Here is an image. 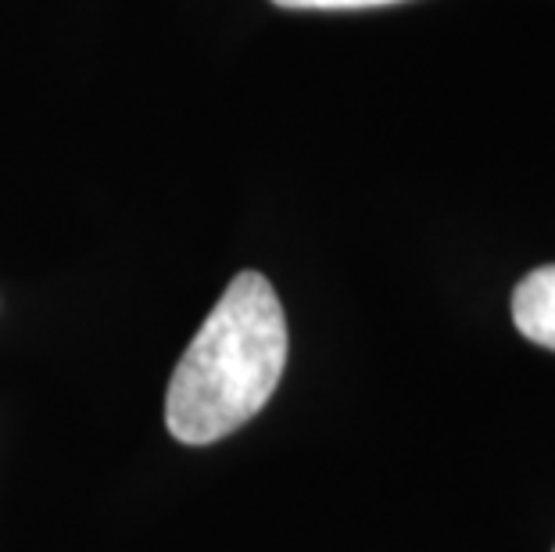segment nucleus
Listing matches in <instances>:
<instances>
[{"mask_svg":"<svg viewBox=\"0 0 555 552\" xmlns=\"http://www.w3.org/2000/svg\"><path fill=\"white\" fill-rule=\"evenodd\" d=\"M287 367V320L273 284L244 269L176 362L165 427L183 445H211L262 413Z\"/></svg>","mask_w":555,"mask_h":552,"instance_id":"f257e3e1","label":"nucleus"},{"mask_svg":"<svg viewBox=\"0 0 555 552\" xmlns=\"http://www.w3.org/2000/svg\"><path fill=\"white\" fill-rule=\"evenodd\" d=\"M513 323L527 341L555 351V266H541L516 284Z\"/></svg>","mask_w":555,"mask_h":552,"instance_id":"f03ea898","label":"nucleus"},{"mask_svg":"<svg viewBox=\"0 0 555 552\" xmlns=\"http://www.w3.org/2000/svg\"><path fill=\"white\" fill-rule=\"evenodd\" d=\"M276 8L294 11H356V8H384L398 4V0H273Z\"/></svg>","mask_w":555,"mask_h":552,"instance_id":"7ed1b4c3","label":"nucleus"}]
</instances>
